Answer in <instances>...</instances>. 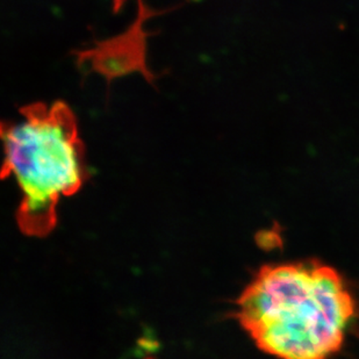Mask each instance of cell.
<instances>
[{
    "label": "cell",
    "instance_id": "4",
    "mask_svg": "<svg viewBox=\"0 0 359 359\" xmlns=\"http://www.w3.org/2000/svg\"><path fill=\"white\" fill-rule=\"evenodd\" d=\"M123 3H125V0H113V11H114V13L121 10Z\"/></svg>",
    "mask_w": 359,
    "mask_h": 359
},
{
    "label": "cell",
    "instance_id": "3",
    "mask_svg": "<svg viewBox=\"0 0 359 359\" xmlns=\"http://www.w3.org/2000/svg\"><path fill=\"white\" fill-rule=\"evenodd\" d=\"M166 10L157 11L147 6L143 0H137V15L122 34L107 40L95 42V46L85 50H76L77 65H88L92 72L105 77L107 84L134 72L153 84L157 79L147 67V38L149 33L143 25L150 18L161 15Z\"/></svg>",
    "mask_w": 359,
    "mask_h": 359
},
{
    "label": "cell",
    "instance_id": "1",
    "mask_svg": "<svg viewBox=\"0 0 359 359\" xmlns=\"http://www.w3.org/2000/svg\"><path fill=\"white\" fill-rule=\"evenodd\" d=\"M236 307L258 349L277 359H332L358 314L342 275L316 259L265 265Z\"/></svg>",
    "mask_w": 359,
    "mask_h": 359
},
{
    "label": "cell",
    "instance_id": "2",
    "mask_svg": "<svg viewBox=\"0 0 359 359\" xmlns=\"http://www.w3.org/2000/svg\"><path fill=\"white\" fill-rule=\"evenodd\" d=\"M19 113L21 121L1 123V177L14 176L22 192L17 213L21 231L44 238L56 226L61 197L77 194L88 177L84 144L67 102H33Z\"/></svg>",
    "mask_w": 359,
    "mask_h": 359
}]
</instances>
